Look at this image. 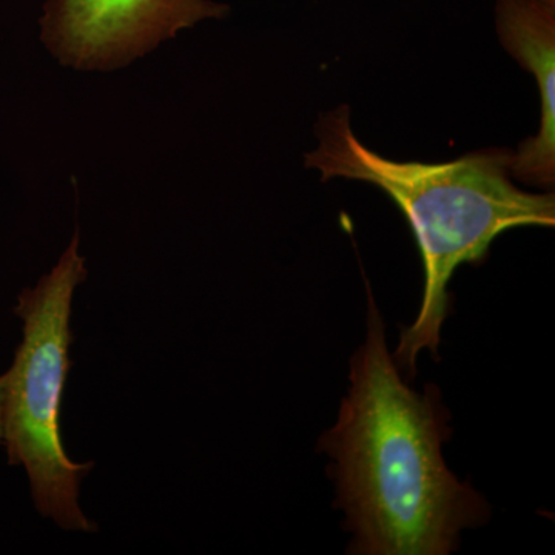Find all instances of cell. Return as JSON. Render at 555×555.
Here are the masks:
<instances>
[{
    "label": "cell",
    "mask_w": 555,
    "mask_h": 555,
    "mask_svg": "<svg viewBox=\"0 0 555 555\" xmlns=\"http://www.w3.org/2000/svg\"><path fill=\"white\" fill-rule=\"evenodd\" d=\"M350 387L318 449L331 456L335 505L352 532L349 553L448 555L489 506L449 470L451 437L440 390L416 392L387 350L385 323L369 292L367 334L350 360Z\"/></svg>",
    "instance_id": "1"
},
{
    "label": "cell",
    "mask_w": 555,
    "mask_h": 555,
    "mask_svg": "<svg viewBox=\"0 0 555 555\" xmlns=\"http://www.w3.org/2000/svg\"><path fill=\"white\" fill-rule=\"evenodd\" d=\"M320 145L306 166L323 179L346 178L377 185L408 219L425 269L422 306L400 335L393 360L415 375L420 352L437 360L449 310L448 284L463 264H478L507 230L554 228V195L524 192L511 181V153H470L440 164L398 163L358 141L349 108L321 120Z\"/></svg>",
    "instance_id": "2"
},
{
    "label": "cell",
    "mask_w": 555,
    "mask_h": 555,
    "mask_svg": "<svg viewBox=\"0 0 555 555\" xmlns=\"http://www.w3.org/2000/svg\"><path fill=\"white\" fill-rule=\"evenodd\" d=\"M79 233L56 268L35 288L22 292L16 313L24 320V339L5 374L3 441L11 465L30 478L33 500L42 516L62 529L96 531L79 506V486L93 463L68 459L61 437V404L69 371V317L75 288L86 280Z\"/></svg>",
    "instance_id": "3"
},
{
    "label": "cell",
    "mask_w": 555,
    "mask_h": 555,
    "mask_svg": "<svg viewBox=\"0 0 555 555\" xmlns=\"http://www.w3.org/2000/svg\"><path fill=\"white\" fill-rule=\"evenodd\" d=\"M225 13L228 7L208 0H51L43 31L62 61L107 67Z\"/></svg>",
    "instance_id": "4"
},
{
    "label": "cell",
    "mask_w": 555,
    "mask_h": 555,
    "mask_svg": "<svg viewBox=\"0 0 555 555\" xmlns=\"http://www.w3.org/2000/svg\"><path fill=\"white\" fill-rule=\"evenodd\" d=\"M496 28L506 50L534 76L542 102L539 134L511 155V173L547 188L555 177V0H499Z\"/></svg>",
    "instance_id": "5"
},
{
    "label": "cell",
    "mask_w": 555,
    "mask_h": 555,
    "mask_svg": "<svg viewBox=\"0 0 555 555\" xmlns=\"http://www.w3.org/2000/svg\"><path fill=\"white\" fill-rule=\"evenodd\" d=\"M5 375L0 377V443L3 441V408H5Z\"/></svg>",
    "instance_id": "6"
}]
</instances>
